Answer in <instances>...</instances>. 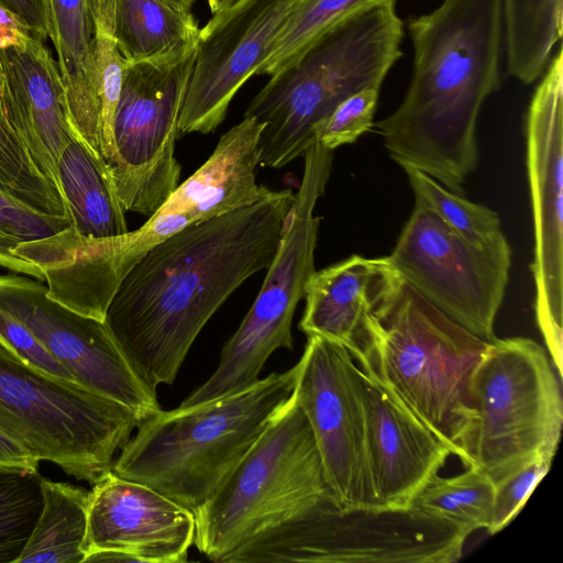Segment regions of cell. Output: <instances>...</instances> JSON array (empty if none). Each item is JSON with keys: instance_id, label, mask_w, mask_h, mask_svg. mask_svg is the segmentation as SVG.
Returning a JSON list of instances; mask_svg holds the SVG:
<instances>
[{"instance_id": "cell-1", "label": "cell", "mask_w": 563, "mask_h": 563, "mask_svg": "<svg viewBox=\"0 0 563 563\" xmlns=\"http://www.w3.org/2000/svg\"><path fill=\"white\" fill-rule=\"evenodd\" d=\"M295 201L291 189L194 223L148 250L119 284L104 323L156 391L172 385L200 331L244 280L268 267Z\"/></svg>"}, {"instance_id": "cell-2", "label": "cell", "mask_w": 563, "mask_h": 563, "mask_svg": "<svg viewBox=\"0 0 563 563\" xmlns=\"http://www.w3.org/2000/svg\"><path fill=\"white\" fill-rule=\"evenodd\" d=\"M411 81L398 108L374 123L398 165L455 194L478 164L476 128L500 85L501 0H443L410 19Z\"/></svg>"}, {"instance_id": "cell-3", "label": "cell", "mask_w": 563, "mask_h": 563, "mask_svg": "<svg viewBox=\"0 0 563 563\" xmlns=\"http://www.w3.org/2000/svg\"><path fill=\"white\" fill-rule=\"evenodd\" d=\"M487 345L397 273L352 356L461 459L476 416L473 377Z\"/></svg>"}, {"instance_id": "cell-4", "label": "cell", "mask_w": 563, "mask_h": 563, "mask_svg": "<svg viewBox=\"0 0 563 563\" xmlns=\"http://www.w3.org/2000/svg\"><path fill=\"white\" fill-rule=\"evenodd\" d=\"M296 365L255 385L142 420L112 472L194 514L218 490L292 394Z\"/></svg>"}, {"instance_id": "cell-5", "label": "cell", "mask_w": 563, "mask_h": 563, "mask_svg": "<svg viewBox=\"0 0 563 563\" xmlns=\"http://www.w3.org/2000/svg\"><path fill=\"white\" fill-rule=\"evenodd\" d=\"M404 22L396 0L372 5L339 24L255 95L244 117L263 123L260 165L280 168L305 154L316 128L349 96L379 88L401 56Z\"/></svg>"}, {"instance_id": "cell-6", "label": "cell", "mask_w": 563, "mask_h": 563, "mask_svg": "<svg viewBox=\"0 0 563 563\" xmlns=\"http://www.w3.org/2000/svg\"><path fill=\"white\" fill-rule=\"evenodd\" d=\"M334 500L311 427L294 394L196 512L194 545L221 563L283 521ZM335 501V500H334Z\"/></svg>"}, {"instance_id": "cell-7", "label": "cell", "mask_w": 563, "mask_h": 563, "mask_svg": "<svg viewBox=\"0 0 563 563\" xmlns=\"http://www.w3.org/2000/svg\"><path fill=\"white\" fill-rule=\"evenodd\" d=\"M140 422L126 406L25 363L0 340V429L38 461L93 485Z\"/></svg>"}, {"instance_id": "cell-8", "label": "cell", "mask_w": 563, "mask_h": 563, "mask_svg": "<svg viewBox=\"0 0 563 563\" xmlns=\"http://www.w3.org/2000/svg\"><path fill=\"white\" fill-rule=\"evenodd\" d=\"M470 534L413 506L341 509L330 500L264 530L221 563H451Z\"/></svg>"}, {"instance_id": "cell-9", "label": "cell", "mask_w": 563, "mask_h": 563, "mask_svg": "<svg viewBox=\"0 0 563 563\" xmlns=\"http://www.w3.org/2000/svg\"><path fill=\"white\" fill-rule=\"evenodd\" d=\"M544 349L528 338L495 339L475 371V420L462 463L494 483L543 451L556 452L563 424L560 376Z\"/></svg>"}, {"instance_id": "cell-10", "label": "cell", "mask_w": 563, "mask_h": 563, "mask_svg": "<svg viewBox=\"0 0 563 563\" xmlns=\"http://www.w3.org/2000/svg\"><path fill=\"white\" fill-rule=\"evenodd\" d=\"M303 156L302 179L262 288L223 346L213 374L187 396L191 406L255 385L273 352L294 349L291 322L316 272L314 250L321 218L314 214V208L331 174L333 151L314 140Z\"/></svg>"}, {"instance_id": "cell-11", "label": "cell", "mask_w": 563, "mask_h": 563, "mask_svg": "<svg viewBox=\"0 0 563 563\" xmlns=\"http://www.w3.org/2000/svg\"><path fill=\"white\" fill-rule=\"evenodd\" d=\"M196 48L126 65L108 162L125 211L150 217L179 185L175 144Z\"/></svg>"}, {"instance_id": "cell-12", "label": "cell", "mask_w": 563, "mask_h": 563, "mask_svg": "<svg viewBox=\"0 0 563 563\" xmlns=\"http://www.w3.org/2000/svg\"><path fill=\"white\" fill-rule=\"evenodd\" d=\"M386 258L408 285L451 320L487 342L496 339L495 319L511 266L506 236L484 246L472 244L415 201Z\"/></svg>"}, {"instance_id": "cell-13", "label": "cell", "mask_w": 563, "mask_h": 563, "mask_svg": "<svg viewBox=\"0 0 563 563\" xmlns=\"http://www.w3.org/2000/svg\"><path fill=\"white\" fill-rule=\"evenodd\" d=\"M263 123L253 118L219 139L210 157L179 184L139 229L112 238H92L91 262L98 286L112 298L133 265L153 246L198 222L254 203L273 190L256 183Z\"/></svg>"}, {"instance_id": "cell-14", "label": "cell", "mask_w": 563, "mask_h": 563, "mask_svg": "<svg viewBox=\"0 0 563 563\" xmlns=\"http://www.w3.org/2000/svg\"><path fill=\"white\" fill-rule=\"evenodd\" d=\"M531 98L525 124L534 252V312L562 378L563 351V59L551 57Z\"/></svg>"}, {"instance_id": "cell-15", "label": "cell", "mask_w": 563, "mask_h": 563, "mask_svg": "<svg viewBox=\"0 0 563 563\" xmlns=\"http://www.w3.org/2000/svg\"><path fill=\"white\" fill-rule=\"evenodd\" d=\"M307 338L292 394L311 427L328 486L341 509L377 508L357 365L342 344Z\"/></svg>"}, {"instance_id": "cell-16", "label": "cell", "mask_w": 563, "mask_h": 563, "mask_svg": "<svg viewBox=\"0 0 563 563\" xmlns=\"http://www.w3.org/2000/svg\"><path fill=\"white\" fill-rule=\"evenodd\" d=\"M0 308L21 321L74 379L131 410L141 421L162 410L156 391L132 369L104 321L74 312L41 282L0 275Z\"/></svg>"}, {"instance_id": "cell-17", "label": "cell", "mask_w": 563, "mask_h": 563, "mask_svg": "<svg viewBox=\"0 0 563 563\" xmlns=\"http://www.w3.org/2000/svg\"><path fill=\"white\" fill-rule=\"evenodd\" d=\"M300 0H235L199 30L180 133L214 131L242 86L265 62Z\"/></svg>"}, {"instance_id": "cell-18", "label": "cell", "mask_w": 563, "mask_h": 563, "mask_svg": "<svg viewBox=\"0 0 563 563\" xmlns=\"http://www.w3.org/2000/svg\"><path fill=\"white\" fill-rule=\"evenodd\" d=\"M195 532L191 510L110 471L90 490L82 552L85 558L112 551L131 562L183 563Z\"/></svg>"}, {"instance_id": "cell-19", "label": "cell", "mask_w": 563, "mask_h": 563, "mask_svg": "<svg viewBox=\"0 0 563 563\" xmlns=\"http://www.w3.org/2000/svg\"><path fill=\"white\" fill-rule=\"evenodd\" d=\"M357 379L376 506L408 508L452 452L373 374L357 366Z\"/></svg>"}, {"instance_id": "cell-20", "label": "cell", "mask_w": 563, "mask_h": 563, "mask_svg": "<svg viewBox=\"0 0 563 563\" xmlns=\"http://www.w3.org/2000/svg\"><path fill=\"white\" fill-rule=\"evenodd\" d=\"M0 113L40 172L59 189L58 157L78 132L58 65L41 38L32 36L22 45L0 49Z\"/></svg>"}, {"instance_id": "cell-21", "label": "cell", "mask_w": 563, "mask_h": 563, "mask_svg": "<svg viewBox=\"0 0 563 563\" xmlns=\"http://www.w3.org/2000/svg\"><path fill=\"white\" fill-rule=\"evenodd\" d=\"M397 275L386 256L352 255L316 271L306 285V308L299 329L357 352L369 316Z\"/></svg>"}, {"instance_id": "cell-22", "label": "cell", "mask_w": 563, "mask_h": 563, "mask_svg": "<svg viewBox=\"0 0 563 563\" xmlns=\"http://www.w3.org/2000/svg\"><path fill=\"white\" fill-rule=\"evenodd\" d=\"M49 37L57 54L74 129L107 163L113 151L102 126L93 65V18L90 0H47Z\"/></svg>"}, {"instance_id": "cell-23", "label": "cell", "mask_w": 563, "mask_h": 563, "mask_svg": "<svg viewBox=\"0 0 563 563\" xmlns=\"http://www.w3.org/2000/svg\"><path fill=\"white\" fill-rule=\"evenodd\" d=\"M57 179L70 224L79 234L112 238L129 232L107 161L78 133L58 157Z\"/></svg>"}, {"instance_id": "cell-24", "label": "cell", "mask_w": 563, "mask_h": 563, "mask_svg": "<svg viewBox=\"0 0 563 563\" xmlns=\"http://www.w3.org/2000/svg\"><path fill=\"white\" fill-rule=\"evenodd\" d=\"M199 27L190 11L166 0H115L114 31L128 64L176 53L197 43Z\"/></svg>"}, {"instance_id": "cell-25", "label": "cell", "mask_w": 563, "mask_h": 563, "mask_svg": "<svg viewBox=\"0 0 563 563\" xmlns=\"http://www.w3.org/2000/svg\"><path fill=\"white\" fill-rule=\"evenodd\" d=\"M42 490V510L18 563L84 562L90 492L46 478Z\"/></svg>"}, {"instance_id": "cell-26", "label": "cell", "mask_w": 563, "mask_h": 563, "mask_svg": "<svg viewBox=\"0 0 563 563\" xmlns=\"http://www.w3.org/2000/svg\"><path fill=\"white\" fill-rule=\"evenodd\" d=\"M508 73L532 84L562 37L563 0H501Z\"/></svg>"}, {"instance_id": "cell-27", "label": "cell", "mask_w": 563, "mask_h": 563, "mask_svg": "<svg viewBox=\"0 0 563 563\" xmlns=\"http://www.w3.org/2000/svg\"><path fill=\"white\" fill-rule=\"evenodd\" d=\"M494 493L493 479L483 471L467 466L463 473L452 477L435 475L418 493L411 506L472 533L488 529Z\"/></svg>"}, {"instance_id": "cell-28", "label": "cell", "mask_w": 563, "mask_h": 563, "mask_svg": "<svg viewBox=\"0 0 563 563\" xmlns=\"http://www.w3.org/2000/svg\"><path fill=\"white\" fill-rule=\"evenodd\" d=\"M383 1L386 0H300L256 75L276 74L325 33Z\"/></svg>"}, {"instance_id": "cell-29", "label": "cell", "mask_w": 563, "mask_h": 563, "mask_svg": "<svg viewBox=\"0 0 563 563\" xmlns=\"http://www.w3.org/2000/svg\"><path fill=\"white\" fill-rule=\"evenodd\" d=\"M37 468L0 466V563H18L43 506Z\"/></svg>"}, {"instance_id": "cell-30", "label": "cell", "mask_w": 563, "mask_h": 563, "mask_svg": "<svg viewBox=\"0 0 563 563\" xmlns=\"http://www.w3.org/2000/svg\"><path fill=\"white\" fill-rule=\"evenodd\" d=\"M418 201L432 210L451 230L472 244L484 246L505 236L497 212L455 194L426 173L402 168Z\"/></svg>"}, {"instance_id": "cell-31", "label": "cell", "mask_w": 563, "mask_h": 563, "mask_svg": "<svg viewBox=\"0 0 563 563\" xmlns=\"http://www.w3.org/2000/svg\"><path fill=\"white\" fill-rule=\"evenodd\" d=\"M0 190L41 213L69 218L62 192L40 172L25 145L1 115Z\"/></svg>"}, {"instance_id": "cell-32", "label": "cell", "mask_w": 563, "mask_h": 563, "mask_svg": "<svg viewBox=\"0 0 563 563\" xmlns=\"http://www.w3.org/2000/svg\"><path fill=\"white\" fill-rule=\"evenodd\" d=\"M70 223L67 217L41 213L0 190V266L44 279L36 266L15 256L13 250L23 242L55 234Z\"/></svg>"}, {"instance_id": "cell-33", "label": "cell", "mask_w": 563, "mask_h": 563, "mask_svg": "<svg viewBox=\"0 0 563 563\" xmlns=\"http://www.w3.org/2000/svg\"><path fill=\"white\" fill-rule=\"evenodd\" d=\"M379 90L364 88L341 101L316 128L314 140L331 151L354 143L374 126Z\"/></svg>"}, {"instance_id": "cell-34", "label": "cell", "mask_w": 563, "mask_h": 563, "mask_svg": "<svg viewBox=\"0 0 563 563\" xmlns=\"http://www.w3.org/2000/svg\"><path fill=\"white\" fill-rule=\"evenodd\" d=\"M556 452L543 451L495 484L494 507L488 533L503 530L521 510L542 477L550 470Z\"/></svg>"}, {"instance_id": "cell-35", "label": "cell", "mask_w": 563, "mask_h": 563, "mask_svg": "<svg viewBox=\"0 0 563 563\" xmlns=\"http://www.w3.org/2000/svg\"><path fill=\"white\" fill-rule=\"evenodd\" d=\"M0 340L25 363L52 375L75 380L73 375L48 352L29 328L1 308Z\"/></svg>"}, {"instance_id": "cell-36", "label": "cell", "mask_w": 563, "mask_h": 563, "mask_svg": "<svg viewBox=\"0 0 563 563\" xmlns=\"http://www.w3.org/2000/svg\"><path fill=\"white\" fill-rule=\"evenodd\" d=\"M0 4L21 19L36 37L44 42L49 37L47 0H0Z\"/></svg>"}, {"instance_id": "cell-37", "label": "cell", "mask_w": 563, "mask_h": 563, "mask_svg": "<svg viewBox=\"0 0 563 563\" xmlns=\"http://www.w3.org/2000/svg\"><path fill=\"white\" fill-rule=\"evenodd\" d=\"M35 36L13 12L0 4V49L24 44Z\"/></svg>"}, {"instance_id": "cell-38", "label": "cell", "mask_w": 563, "mask_h": 563, "mask_svg": "<svg viewBox=\"0 0 563 563\" xmlns=\"http://www.w3.org/2000/svg\"><path fill=\"white\" fill-rule=\"evenodd\" d=\"M38 462L29 450L0 429V466L36 470Z\"/></svg>"}, {"instance_id": "cell-39", "label": "cell", "mask_w": 563, "mask_h": 563, "mask_svg": "<svg viewBox=\"0 0 563 563\" xmlns=\"http://www.w3.org/2000/svg\"><path fill=\"white\" fill-rule=\"evenodd\" d=\"M235 0H207L211 13H216L233 3Z\"/></svg>"}, {"instance_id": "cell-40", "label": "cell", "mask_w": 563, "mask_h": 563, "mask_svg": "<svg viewBox=\"0 0 563 563\" xmlns=\"http://www.w3.org/2000/svg\"><path fill=\"white\" fill-rule=\"evenodd\" d=\"M178 9L190 11L196 0H166Z\"/></svg>"}, {"instance_id": "cell-41", "label": "cell", "mask_w": 563, "mask_h": 563, "mask_svg": "<svg viewBox=\"0 0 563 563\" xmlns=\"http://www.w3.org/2000/svg\"><path fill=\"white\" fill-rule=\"evenodd\" d=\"M0 115H1V113H0ZM1 117H2V115H1Z\"/></svg>"}]
</instances>
